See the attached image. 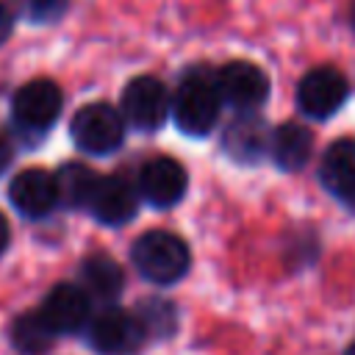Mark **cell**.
Masks as SVG:
<instances>
[{"label":"cell","instance_id":"6da1fadb","mask_svg":"<svg viewBox=\"0 0 355 355\" xmlns=\"http://www.w3.org/2000/svg\"><path fill=\"white\" fill-rule=\"evenodd\" d=\"M133 266L155 286H169L189 272V247L169 230H147L130 250Z\"/></svg>","mask_w":355,"mask_h":355},{"label":"cell","instance_id":"7a4b0ae2","mask_svg":"<svg viewBox=\"0 0 355 355\" xmlns=\"http://www.w3.org/2000/svg\"><path fill=\"white\" fill-rule=\"evenodd\" d=\"M219 105H222V100H219L216 83L202 72L186 75L178 83L175 97L169 100L175 125L186 136H208L219 119Z\"/></svg>","mask_w":355,"mask_h":355},{"label":"cell","instance_id":"3957f363","mask_svg":"<svg viewBox=\"0 0 355 355\" xmlns=\"http://www.w3.org/2000/svg\"><path fill=\"white\" fill-rule=\"evenodd\" d=\"M69 133L78 150L89 155H108L125 139V119L108 103H89L72 116Z\"/></svg>","mask_w":355,"mask_h":355},{"label":"cell","instance_id":"277c9868","mask_svg":"<svg viewBox=\"0 0 355 355\" xmlns=\"http://www.w3.org/2000/svg\"><path fill=\"white\" fill-rule=\"evenodd\" d=\"M61 105H64L61 89L47 78H36V80H28L25 86L17 89L11 111H14V122L22 130L44 133L58 119Z\"/></svg>","mask_w":355,"mask_h":355},{"label":"cell","instance_id":"5b68a950","mask_svg":"<svg viewBox=\"0 0 355 355\" xmlns=\"http://www.w3.org/2000/svg\"><path fill=\"white\" fill-rule=\"evenodd\" d=\"M169 114L166 86L153 75L133 78L122 92V119L139 130H158Z\"/></svg>","mask_w":355,"mask_h":355},{"label":"cell","instance_id":"8992f818","mask_svg":"<svg viewBox=\"0 0 355 355\" xmlns=\"http://www.w3.org/2000/svg\"><path fill=\"white\" fill-rule=\"evenodd\" d=\"M144 330L136 313L105 308L89 322V344L100 355H133L141 347Z\"/></svg>","mask_w":355,"mask_h":355},{"label":"cell","instance_id":"52a82bcc","mask_svg":"<svg viewBox=\"0 0 355 355\" xmlns=\"http://www.w3.org/2000/svg\"><path fill=\"white\" fill-rule=\"evenodd\" d=\"M347 78L336 67H316L305 72V78L297 86V103L300 111L313 119H327L336 114L347 100Z\"/></svg>","mask_w":355,"mask_h":355},{"label":"cell","instance_id":"ba28073f","mask_svg":"<svg viewBox=\"0 0 355 355\" xmlns=\"http://www.w3.org/2000/svg\"><path fill=\"white\" fill-rule=\"evenodd\" d=\"M216 92L219 100L239 108V111H255L266 94H269V80L263 75L261 67L250 64V61H230L219 69L216 75Z\"/></svg>","mask_w":355,"mask_h":355},{"label":"cell","instance_id":"9c48e42d","mask_svg":"<svg viewBox=\"0 0 355 355\" xmlns=\"http://www.w3.org/2000/svg\"><path fill=\"white\" fill-rule=\"evenodd\" d=\"M89 294L75 286V283H58L50 288V294L44 297L42 308L36 311L42 316V322L50 327L53 336H69L86 327L89 322Z\"/></svg>","mask_w":355,"mask_h":355},{"label":"cell","instance_id":"30bf717a","mask_svg":"<svg viewBox=\"0 0 355 355\" xmlns=\"http://www.w3.org/2000/svg\"><path fill=\"white\" fill-rule=\"evenodd\" d=\"M186 186H189V178L183 164H178L169 155L150 158L139 172V191L155 208H169L180 202L186 194Z\"/></svg>","mask_w":355,"mask_h":355},{"label":"cell","instance_id":"8fae6325","mask_svg":"<svg viewBox=\"0 0 355 355\" xmlns=\"http://www.w3.org/2000/svg\"><path fill=\"white\" fill-rule=\"evenodd\" d=\"M86 208L92 211V216L97 222L116 227V225H125L136 216L139 194L122 175H105V178H97Z\"/></svg>","mask_w":355,"mask_h":355},{"label":"cell","instance_id":"7c38bea8","mask_svg":"<svg viewBox=\"0 0 355 355\" xmlns=\"http://www.w3.org/2000/svg\"><path fill=\"white\" fill-rule=\"evenodd\" d=\"M8 200L11 205L28 216V219H42L47 216L55 205H58V197H55V180L50 172L33 166V169H22L11 186H8Z\"/></svg>","mask_w":355,"mask_h":355},{"label":"cell","instance_id":"4fadbf2b","mask_svg":"<svg viewBox=\"0 0 355 355\" xmlns=\"http://www.w3.org/2000/svg\"><path fill=\"white\" fill-rule=\"evenodd\" d=\"M319 175L324 189L355 211V139L333 141L322 158Z\"/></svg>","mask_w":355,"mask_h":355},{"label":"cell","instance_id":"5bb4252c","mask_svg":"<svg viewBox=\"0 0 355 355\" xmlns=\"http://www.w3.org/2000/svg\"><path fill=\"white\" fill-rule=\"evenodd\" d=\"M225 153L233 158V161H244V164H255L266 155V147H269V133H266V125L252 116V114H244L239 116L236 122L227 125L225 130Z\"/></svg>","mask_w":355,"mask_h":355},{"label":"cell","instance_id":"9a60e30c","mask_svg":"<svg viewBox=\"0 0 355 355\" xmlns=\"http://www.w3.org/2000/svg\"><path fill=\"white\" fill-rule=\"evenodd\" d=\"M269 150H272V158L280 169H300L311 158L313 136L308 128H302L297 122H283L269 136Z\"/></svg>","mask_w":355,"mask_h":355},{"label":"cell","instance_id":"2e32d148","mask_svg":"<svg viewBox=\"0 0 355 355\" xmlns=\"http://www.w3.org/2000/svg\"><path fill=\"white\" fill-rule=\"evenodd\" d=\"M80 277H83V291L97 297V300H116L125 288V275L122 266L105 255V252H94L80 263Z\"/></svg>","mask_w":355,"mask_h":355},{"label":"cell","instance_id":"e0dca14e","mask_svg":"<svg viewBox=\"0 0 355 355\" xmlns=\"http://www.w3.org/2000/svg\"><path fill=\"white\" fill-rule=\"evenodd\" d=\"M97 178H100V175H97L94 169H89L86 164H78V161L64 164V166L53 175L58 202L67 205V208H83V205H89V197H92V191H94Z\"/></svg>","mask_w":355,"mask_h":355},{"label":"cell","instance_id":"ac0fdd59","mask_svg":"<svg viewBox=\"0 0 355 355\" xmlns=\"http://www.w3.org/2000/svg\"><path fill=\"white\" fill-rule=\"evenodd\" d=\"M53 333L50 327L42 322V316L36 311L19 313L11 324V341L22 355H44L53 347Z\"/></svg>","mask_w":355,"mask_h":355},{"label":"cell","instance_id":"d6986e66","mask_svg":"<svg viewBox=\"0 0 355 355\" xmlns=\"http://www.w3.org/2000/svg\"><path fill=\"white\" fill-rule=\"evenodd\" d=\"M136 319H139L144 336L150 333V336H161L164 338V336H169L178 327V311H175V305L166 302V300H161V297L144 300L139 305V311H136Z\"/></svg>","mask_w":355,"mask_h":355},{"label":"cell","instance_id":"ffe728a7","mask_svg":"<svg viewBox=\"0 0 355 355\" xmlns=\"http://www.w3.org/2000/svg\"><path fill=\"white\" fill-rule=\"evenodd\" d=\"M67 0H28V11L36 22H50L64 11Z\"/></svg>","mask_w":355,"mask_h":355},{"label":"cell","instance_id":"44dd1931","mask_svg":"<svg viewBox=\"0 0 355 355\" xmlns=\"http://www.w3.org/2000/svg\"><path fill=\"white\" fill-rule=\"evenodd\" d=\"M11 22H14V17H11L8 6H6V3H0V42L11 33Z\"/></svg>","mask_w":355,"mask_h":355},{"label":"cell","instance_id":"7402d4cb","mask_svg":"<svg viewBox=\"0 0 355 355\" xmlns=\"http://www.w3.org/2000/svg\"><path fill=\"white\" fill-rule=\"evenodd\" d=\"M8 164H11V147H8V141L0 136V175L8 169Z\"/></svg>","mask_w":355,"mask_h":355},{"label":"cell","instance_id":"603a6c76","mask_svg":"<svg viewBox=\"0 0 355 355\" xmlns=\"http://www.w3.org/2000/svg\"><path fill=\"white\" fill-rule=\"evenodd\" d=\"M8 241H11V230H8V219L0 214V252H6V247H8Z\"/></svg>","mask_w":355,"mask_h":355},{"label":"cell","instance_id":"cb8c5ba5","mask_svg":"<svg viewBox=\"0 0 355 355\" xmlns=\"http://www.w3.org/2000/svg\"><path fill=\"white\" fill-rule=\"evenodd\" d=\"M344 355H355V344H349V347H347V352H344Z\"/></svg>","mask_w":355,"mask_h":355},{"label":"cell","instance_id":"d4e9b609","mask_svg":"<svg viewBox=\"0 0 355 355\" xmlns=\"http://www.w3.org/2000/svg\"><path fill=\"white\" fill-rule=\"evenodd\" d=\"M352 25H355V6H352Z\"/></svg>","mask_w":355,"mask_h":355}]
</instances>
